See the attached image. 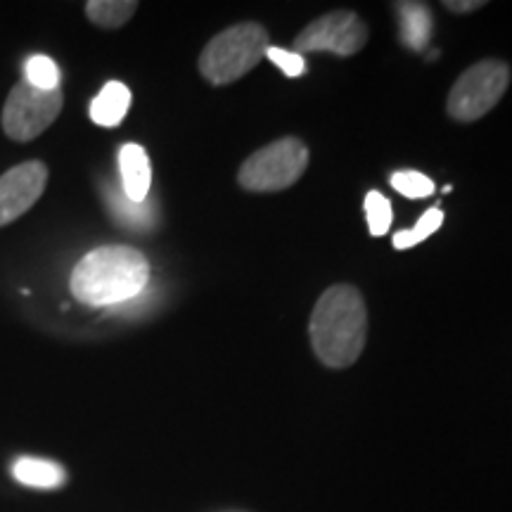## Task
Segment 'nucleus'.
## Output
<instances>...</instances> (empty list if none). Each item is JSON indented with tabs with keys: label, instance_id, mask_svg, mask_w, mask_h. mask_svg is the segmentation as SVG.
<instances>
[{
	"label": "nucleus",
	"instance_id": "obj_13",
	"mask_svg": "<svg viewBox=\"0 0 512 512\" xmlns=\"http://www.w3.org/2000/svg\"><path fill=\"white\" fill-rule=\"evenodd\" d=\"M128 107H131V91L121 81H110L91 102V119L98 126L114 128L124 121Z\"/></svg>",
	"mask_w": 512,
	"mask_h": 512
},
{
	"label": "nucleus",
	"instance_id": "obj_11",
	"mask_svg": "<svg viewBox=\"0 0 512 512\" xmlns=\"http://www.w3.org/2000/svg\"><path fill=\"white\" fill-rule=\"evenodd\" d=\"M394 8L396 15H399L401 43H406V48H411L413 53H422L432 36L430 5L406 0V3H394Z\"/></svg>",
	"mask_w": 512,
	"mask_h": 512
},
{
	"label": "nucleus",
	"instance_id": "obj_7",
	"mask_svg": "<svg viewBox=\"0 0 512 512\" xmlns=\"http://www.w3.org/2000/svg\"><path fill=\"white\" fill-rule=\"evenodd\" d=\"M368 27L356 12L335 10L313 19L302 34L294 38V53H332L339 57L356 55L366 48Z\"/></svg>",
	"mask_w": 512,
	"mask_h": 512
},
{
	"label": "nucleus",
	"instance_id": "obj_4",
	"mask_svg": "<svg viewBox=\"0 0 512 512\" xmlns=\"http://www.w3.org/2000/svg\"><path fill=\"white\" fill-rule=\"evenodd\" d=\"M309 159L311 152L302 140L280 138L245 159L238 181L249 192L287 190L309 169Z\"/></svg>",
	"mask_w": 512,
	"mask_h": 512
},
{
	"label": "nucleus",
	"instance_id": "obj_10",
	"mask_svg": "<svg viewBox=\"0 0 512 512\" xmlns=\"http://www.w3.org/2000/svg\"><path fill=\"white\" fill-rule=\"evenodd\" d=\"M105 202L110 214L114 216V221L119 226H124L128 230H152L155 228V207H152L150 200L145 202H133L128 200L126 192L121 190V185H112L107 183L105 188Z\"/></svg>",
	"mask_w": 512,
	"mask_h": 512
},
{
	"label": "nucleus",
	"instance_id": "obj_14",
	"mask_svg": "<svg viewBox=\"0 0 512 512\" xmlns=\"http://www.w3.org/2000/svg\"><path fill=\"white\" fill-rule=\"evenodd\" d=\"M136 0H91L86 3V15L95 27L102 29H119L136 15Z\"/></svg>",
	"mask_w": 512,
	"mask_h": 512
},
{
	"label": "nucleus",
	"instance_id": "obj_6",
	"mask_svg": "<svg viewBox=\"0 0 512 512\" xmlns=\"http://www.w3.org/2000/svg\"><path fill=\"white\" fill-rule=\"evenodd\" d=\"M62 91H38L27 81L12 88L3 107V131L17 143L36 140L62 112Z\"/></svg>",
	"mask_w": 512,
	"mask_h": 512
},
{
	"label": "nucleus",
	"instance_id": "obj_20",
	"mask_svg": "<svg viewBox=\"0 0 512 512\" xmlns=\"http://www.w3.org/2000/svg\"><path fill=\"white\" fill-rule=\"evenodd\" d=\"M484 0H446L444 8L456 12V15H467V12H475L479 8H484Z\"/></svg>",
	"mask_w": 512,
	"mask_h": 512
},
{
	"label": "nucleus",
	"instance_id": "obj_15",
	"mask_svg": "<svg viewBox=\"0 0 512 512\" xmlns=\"http://www.w3.org/2000/svg\"><path fill=\"white\" fill-rule=\"evenodd\" d=\"M441 226H444V211H441L439 207L427 209L411 230H401V233L394 235V247L396 249H411L415 245H420V242L432 238V235L437 233Z\"/></svg>",
	"mask_w": 512,
	"mask_h": 512
},
{
	"label": "nucleus",
	"instance_id": "obj_17",
	"mask_svg": "<svg viewBox=\"0 0 512 512\" xmlns=\"http://www.w3.org/2000/svg\"><path fill=\"white\" fill-rule=\"evenodd\" d=\"M363 207H366L370 235H373V238H382V235L392 228V219H394L392 204H389V200L382 195V192L370 190L366 195V202H363Z\"/></svg>",
	"mask_w": 512,
	"mask_h": 512
},
{
	"label": "nucleus",
	"instance_id": "obj_18",
	"mask_svg": "<svg viewBox=\"0 0 512 512\" xmlns=\"http://www.w3.org/2000/svg\"><path fill=\"white\" fill-rule=\"evenodd\" d=\"M392 188L408 200H422L434 195V181L420 171H396L392 176Z\"/></svg>",
	"mask_w": 512,
	"mask_h": 512
},
{
	"label": "nucleus",
	"instance_id": "obj_9",
	"mask_svg": "<svg viewBox=\"0 0 512 512\" xmlns=\"http://www.w3.org/2000/svg\"><path fill=\"white\" fill-rule=\"evenodd\" d=\"M119 174L121 190L126 192L128 200L145 202L152 188V166L145 147L138 143H126L119 150Z\"/></svg>",
	"mask_w": 512,
	"mask_h": 512
},
{
	"label": "nucleus",
	"instance_id": "obj_12",
	"mask_svg": "<svg viewBox=\"0 0 512 512\" xmlns=\"http://www.w3.org/2000/svg\"><path fill=\"white\" fill-rule=\"evenodd\" d=\"M12 477H15L19 484L29 486V489L43 491L62 489L64 482H67V472H64V467L60 463L29 456L15 460V465H12Z\"/></svg>",
	"mask_w": 512,
	"mask_h": 512
},
{
	"label": "nucleus",
	"instance_id": "obj_2",
	"mask_svg": "<svg viewBox=\"0 0 512 512\" xmlns=\"http://www.w3.org/2000/svg\"><path fill=\"white\" fill-rule=\"evenodd\" d=\"M150 283L143 252L124 245L88 252L72 271V294L88 306H121L140 297Z\"/></svg>",
	"mask_w": 512,
	"mask_h": 512
},
{
	"label": "nucleus",
	"instance_id": "obj_1",
	"mask_svg": "<svg viewBox=\"0 0 512 512\" xmlns=\"http://www.w3.org/2000/svg\"><path fill=\"white\" fill-rule=\"evenodd\" d=\"M309 335L318 361L332 370L354 366L366 349L368 311L354 285H335L313 306Z\"/></svg>",
	"mask_w": 512,
	"mask_h": 512
},
{
	"label": "nucleus",
	"instance_id": "obj_19",
	"mask_svg": "<svg viewBox=\"0 0 512 512\" xmlns=\"http://www.w3.org/2000/svg\"><path fill=\"white\" fill-rule=\"evenodd\" d=\"M266 57L271 60L275 67L280 69L285 76H302L306 72V62H304V55L294 53V50H287V48H278V46H268L266 50Z\"/></svg>",
	"mask_w": 512,
	"mask_h": 512
},
{
	"label": "nucleus",
	"instance_id": "obj_16",
	"mask_svg": "<svg viewBox=\"0 0 512 512\" xmlns=\"http://www.w3.org/2000/svg\"><path fill=\"white\" fill-rule=\"evenodd\" d=\"M24 81L38 91H57L60 88V67L48 55H31L24 62Z\"/></svg>",
	"mask_w": 512,
	"mask_h": 512
},
{
	"label": "nucleus",
	"instance_id": "obj_5",
	"mask_svg": "<svg viewBox=\"0 0 512 512\" xmlns=\"http://www.w3.org/2000/svg\"><path fill=\"white\" fill-rule=\"evenodd\" d=\"M510 67L503 60H482L465 69L453 83L446 100V112L453 121L472 124L501 102L508 91Z\"/></svg>",
	"mask_w": 512,
	"mask_h": 512
},
{
	"label": "nucleus",
	"instance_id": "obj_8",
	"mask_svg": "<svg viewBox=\"0 0 512 512\" xmlns=\"http://www.w3.org/2000/svg\"><path fill=\"white\" fill-rule=\"evenodd\" d=\"M48 183V166L24 162L0 176V228L17 221L41 200Z\"/></svg>",
	"mask_w": 512,
	"mask_h": 512
},
{
	"label": "nucleus",
	"instance_id": "obj_3",
	"mask_svg": "<svg viewBox=\"0 0 512 512\" xmlns=\"http://www.w3.org/2000/svg\"><path fill=\"white\" fill-rule=\"evenodd\" d=\"M268 31L256 22H242L223 29L204 46L200 74L211 86H228L259 67L266 57Z\"/></svg>",
	"mask_w": 512,
	"mask_h": 512
}]
</instances>
